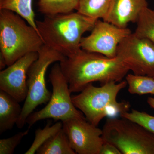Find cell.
Instances as JSON below:
<instances>
[{
  "label": "cell",
  "mask_w": 154,
  "mask_h": 154,
  "mask_svg": "<svg viewBox=\"0 0 154 154\" xmlns=\"http://www.w3.org/2000/svg\"><path fill=\"white\" fill-rule=\"evenodd\" d=\"M59 63L71 93L81 92L93 82H99L102 85L112 82H119L129 71L117 57H107L82 48Z\"/></svg>",
  "instance_id": "6da1fadb"
},
{
  "label": "cell",
  "mask_w": 154,
  "mask_h": 154,
  "mask_svg": "<svg viewBox=\"0 0 154 154\" xmlns=\"http://www.w3.org/2000/svg\"><path fill=\"white\" fill-rule=\"evenodd\" d=\"M97 20L77 11L45 15L36 23L45 45L67 57L81 49L83 34L92 30Z\"/></svg>",
  "instance_id": "7a4b0ae2"
},
{
  "label": "cell",
  "mask_w": 154,
  "mask_h": 154,
  "mask_svg": "<svg viewBox=\"0 0 154 154\" xmlns=\"http://www.w3.org/2000/svg\"><path fill=\"white\" fill-rule=\"evenodd\" d=\"M38 31L13 11L0 10L1 58L7 66L44 45Z\"/></svg>",
  "instance_id": "3957f363"
},
{
  "label": "cell",
  "mask_w": 154,
  "mask_h": 154,
  "mask_svg": "<svg viewBox=\"0 0 154 154\" xmlns=\"http://www.w3.org/2000/svg\"><path fill=\"white\" fill-rule=\"evenodd\" d=\"M127 85L126 80L119 82H112L95 87L88 84L79 94L72 96L75 107L85 115L87 120L97 126L106 116L113 117L128 111L129 104L118 102L119 93Z\"/></svg>",
  "instance_id": "277c9868"
},
{
  "label": "cell",
  "mask_w": 154,
  "mask_h": 154,
  "mask_svg": "<svg viewBox=\"0 0 154 154\" xmlns=\"http://www.w3.org/2000/svg\"><path fill=\"white\" fill-rule=\"evenodd\" d=\"M111 117L103 126L104 141L113 144L122 154H154V134L127 119Z\"/></svg>",
  "instance_id": "5b68a950"
},
{
  "label": "cell",
  "mask_w": 154,
  "mask_h": 154,
  "mask_svg": "<svg viewBox=\"0 0 154 154\" xmlns=\"http://www.w3.org/2000/svg\"><path fill=\"white\" fill-rule=\"evenodd\" d=\"M38 52V59L31 65L28 73V94L16 124L19 128H23L28 116L38 105L49 101L52 93L46 86L45 75L48 68L51 64L60 62L66 57L45 45Z\"/></svg>",
  "instance_id": "8992f818"
},
{
  "label": "cell",
  "mask_w": 154,
  "mask_h": 154,
  "mask_svg": "<svg viewBox=\"0 0 154 154\" xmlns=\"http://www.w3.org/2000/svg\"><path fill=\"white\" fill-rule=\"evenodd\" d=\"M49 79L52 86L51 97L44 108L33 112L28 116L26 121L29 125L28 128L37 122L46 119L63 122L70 119L85 117L73 103L68 83L59 63H55L51 68Z\"/></svg>",
  "instance_id": "52a82bcc"
},
{
  "label": "cell",
  "mask_w": 154,
  "mask_h": 154,
  "mask_svg": "<svg viewBox=\"0 0 154 154\" xmlns=\"http://www.w3.org/2000/svg\"><path fill=\"white\" fill-rule=\"evenodd\" d=\"M116 57L135 75L154 78V43L131 33L119 45Z\"/></svg>",
  "instance_id": "ba28073f"
},
{
  "label": "cell",
  "mask_w": 154,
  "mask_h": 154,
  "mask_svg": "<svg viewBox=\"0 0 154 154\" xmlns=\"http://www.w3.org/2000/svg\"><path fill=\"white\" fill-rule=\"evenodd\" d=\"M91 31L89 36L82 38L81 48L109 58L116 57L119 45L132 33L129 28H119L99 19L96 21Z\"/></svg>",
  "instance_id": "9c48e42d"
},
{
  "label": "cell",
  "mask_w": 154,
  "mask_h": 154,
  "mask_svg": "<svg viewBox=\"0 0 154 154\" xmlns=\"http://www.w3.org/2000/svg\"><path fill=\"white\" fill-rule=\"evenodd\" d=\"M72 148L79 154H100L104 140L103 131L89 122L85 117L62 122Z\"/></svg>",
  "instance_id": "30bf717a"
},
{
  "label": "cell",
  "mask_w": 154,
  "mask_h": 154,
  "mask_svg": "<svg viewBox=\"0 0 154 154\" xmlns=\"http://www.w3.org/2000/svg\"><path fill=\"white\" fill-rule=\"evenodd\" d=\"M38 52L29 53L0 72V90L11 95L18 102L25 101L28 93V73L38 59Z\"/></svg>",
  "instance_id": "8fae6325"
},
{
  "label": "cell",
  "mask_w": 154,
  "mask_h": 154,
  "mask_svg": "<svg viewBox=\"0 0 154 154\" xmlns=\"http://www.w3.org/2000/svg\"><path fill=\"white\" fill-rule=\"evenodd\" d=\"M148 7L146 0H112L104 21L121 28L136 22L141 11Z\"/></svg>",
  "instance_id": "7c38bea8"
},
{
  "label": "cell",
  "mask_w": 154,
  "mask_h": 154,
  "mask_svg": "<svg viewBox=\"0 0 154 154\" xmlns=\"http://www.w3.org/2000/svg\"><path fill=\"white\" fill-rule=\"evenodd\" d=\"M19 102L0 90V133L12 129L20 117L22 108Z\"/></svg>",
  "instance_id": "4fadbf2b"
},
{
  "label": "cell",
  "mask_w": 154,
  "mask_h": 154,
  "mask_svg": "<svg viewBox=\"0 0 154 154\" xmlns=\"http://www.w3.org/2000/svg\"><path fill=\"white\" fill-rule=\"evenodd\" d=\"M38 154H75L62 128L48 140L36 151Z\"/></svg>",
  "instance_id": "5bb4252c"
},
{
  "label": "cell",
  "mask_w": 154,
  "mask_h": 154,
  "mask_svg": "<svg viewBox=\"0 0 154 154\" xmlns=\"http://www.w3.org/2000/svg\"><path fill=\"white\" fill-rule=\"evenodd\" d=\"M0 10L15 12L38 31L33 10V0H0Z\"/></svg>",
  "instance_id": "9a60e30c"
},
{
  "label": "cell",
  "mask_w": 154,
  "mask_h": 154,
  "mask_svg": "<svg viewBox=\"0 0 154 154\" xmlns=\"http://www.w3.org/2000/svg\"><path fill=\"white\" fill-rule=\"evenodd\" d=\"M80 0H38V12L45 15L65 14L76 10Z\"/></svg>",
  "instance_id": "2e32d148"
},
{
  "label": "cell",
  "mask_w": 154,
  "mask_h": 154,
  "mask_svg": "<svg viewBox=\"0 0 154 154\" xmlns=\"http://www.w3.org/2000/svg\"><path fill=\"white\" fill-rule=\"evenodd\" d=\"M112 0H80L76 9L79 13L98 20L107 16Z\"/></svg>",
  "instance_id": "e0dca14e"
},
{
  "label": "cell",
  "mask_w": 154,
  "mask_h": 154,
  "mask_svg": "<svg viewBox=\"0 0 154 154\" xmlns=\"http://www.w3.org/2000/svg\"><path fill=\"white\" fill-rule=\"evenodd\" d=\"M130 94L154 95V78L148 76L128 74L125 76Z\"/></svg>",
  "instance_id": "ac0fdd59"
},
{
  "label": "cell",
  "mask_w": 154,
  "mask_h": 154,
  "mask_svg": "<svg viewBox=\"0 0 154 154\" xmlns=\"http://www.w3.org/2000/svg\"><path fill=\"white\" fill-rule=\"evenodd\" d=\"M136 23L134 33L154 43V10L148 7L145 8L140 14Z\"/></svg>",
  "instance_id": "d6986e66"
},
{
  "label": "cell",
  "mask_w": 154,
  "mask_h": 154,
  "mask_svg": "<svg viewBox=\"0 0 154 154\" xmlns=\"http://www.w3.org/2000/svg\"><path fill=\"white\" fill-rule=\"evenodd\" d=\"M62 127L63 123L62 121L58 122L52 125L51 122H48L43 129L38 128L35 131V137L33 143L25 154H35L43 143L61 129Z\"/></svg>",
  "instance_id": "ffe728a7"
},
{
  "label": "cell",
  "mask_w": 154,
  "mask_h": 154,
  "mask_svg": "<svg viewBox=\"0 0 154 154\" xmlns=\"http://www.w3.org/2000/svg\"><path fill=\"white\" fill-rule=\"evenodd\" d=\"M121 117L138 123L154 134V116L145 112L132 109L120 114Z\"/></svg>",
  "instance_id": "44dd1931"
},
{
  "label": "cell",
  "mask_w": 154,
  "mask_h": 154,
  "mask_svg": "<svg viewBox=\"0 0 154 154\" xmlns=\"http://www.w3.org/2000/svg\"><path fill=\"white\" fill-rule=\"evenodd\" d=\"M29 132V129L18 133L8 138L0 140V154L14 153L16 147Z\"/></svg>",
  "instance_id": "7402d4cb"
},
{
  "label": "cell",
  "mask_w": 154,
  "mask_h": 154,
  "mask_svg": "<svg viewBox=\"0 0 154 154\" xmlns=\"http://www.w3.org/2000/svg\"><path fill=\"white\" fill-rule=\"evenodd\" d=\"M100 154H122L119 150L113 144L104 141Z\"/></svg>",
  "instance_id": "603a6c76"
},
{
  "label": "cell",
  "mask_w": 154,
  "mask_h": 154,
  "mask_svg": "<svg viewBox=\"0 0 154 154\" xmlns=\"http://www.w3.org/2000/svg\"><path fill=\"white\" fill-rule=\"evenodd\" d=\"M149 105L154 109V97H149L147 99Z\"/></svg>",
  "instance_id": "cb8c5ba5"
}]
</instances>
